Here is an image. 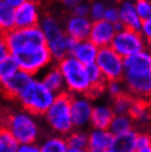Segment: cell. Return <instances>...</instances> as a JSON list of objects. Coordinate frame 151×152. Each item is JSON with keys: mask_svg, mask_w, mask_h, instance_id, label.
Instances as JSON below:
<instances>
[{"mask_svg": "<svg viewBox=\"0 0 151 152\" xmlns=\"http://www.w3.org/2000/svg\"><path fill=\"white\" fill-rule=\"evenodd\" d=\"M65 82V87L71 95L88 96L92 91L86 67L72 55L64 57L57 64Z\"/></svg>", "mask_w": 151, "mask_h": 152, "instance_id": "1", "label": "cell"}, {"mask_svg": "<svg viewBox=\"0 0 151 152\" xmlns=\"http://www.w3.org/2000/svg\"><path fill=\"white\" fill-rule=\"evenodd\" d=\"M56 96L42 83L41 80L33 78L18 98L28 113L32 115H45Z\"/></svg>", "mask_w": 151, "mask_h": 152, "instance_id": "2", "label": "cell"}, {"mask_svg": "<svg viewBox=\"0 0 151 152\" xmlns=\"http://www.w3.org/2000/svg\"><path fill=\"white\" fill-rule=\"evenodd\" d=\"M71 99L72 95L67 91L57 95L52 106L44 115L51 129L60 136H68L74 129L71 115Z\"/></svg>", "mask_w": 151, "mask_h": 152, "instance_id": "3", "label": "cell"}, {"mask_svg": "<svg viewBox=\"0 0 151 152\" xmlns=\"http://www.w3.org/2000/svg\"><path fill=\"white\" fill-rule=\"evenodd\" d=\"M39 27L41 28L45 37L46 46L50 50L53 58L60 62L64 57L70 56L67 48L68 37L54 17H44L39 23Z\"/></svg>", "mask_w": 151, "mask_h": 152, "instance_id": "4", "label": "cell"}, {"mask_svg": "<svg viewBox=\"0 0 151 152\" xmlns=\"http://www.w3.org/2000/svg\"><path fill=\"white\" fill-rule=\"evenodd\" d=\"M7 129L19 145L34 143L39 136L38 124L32 114L28 111H18L12 114L7 121Z\"/></svg>", "mask_w": 151, "mask_h": 152, "instance_id": "5", "label": "cell"}, {"mask_svg": "<svg viewBox=\"0 0 151 152\" xmlns=\"http://www.w3.org/2000/svg\"><path fill=\"white\" fill-rule=\"evenodd\" d=\"M17 61L19 69L33 76L46 67L52 61V54L46 45L34 46L11 54Z\"/></svg>", "mask_w": 151, "mask_h": 152, "instance_id": "6", "label": "cell"}, {"mask_svg": "<svg viewBox=\"0 0 151 152\" xmlns=\"http://www.w3.org/2000/svg\"><path fill=\"white\" fill-rule=\"evenodd\" d=\"M4 39L7 41L11 54L17 53L24 49H29V48L46 45L45 37L39 26L29 28V29H17L15 28L12 31L6 33Z\"/></svg>", "mask_w": 151, "mask_h": 152, "instance_id": "7", "label": "cell"}, {"mask_svg": "<svg viewBox=\"0 0 151 152\" xmlns=\"http://www.w3.org/2000/svg\"><path fill=\"white\" fill-rule=\"evenodd\" d=\"M110 48L125 60L147 50V41L139 31L124 29L116 33Z\"/></svg>", "mask_w": 151, "mask_h": 152, "instance_id": "8", "label": "cell"}, {"mask_svg": "<svg viewBox=\"0 0 151 152\" xmlns=\"http://www.w3.org/2000/svg\"><path fill=\"white\" fill-rule=\"evenodd\" d=\"M96 65L107 82L122 80L125 75L124 58L116 53L110 46L99 49V53L96 60Z\"/></svg>", "mask_w": 151, "mask_h": 152, "instance_id": "9", "label": "cell"}, {"mask_svg": "<svg viewBox=\"0 0 151 152\" xmlns=\"http://www.w3.org/2000/svg\"><path fill=\"white\" fill-rule=\"evenodd\" d=\"M93 104L91 97L86 95H72L71 99V115L74 128L82 129L91 125Z\"/></svg>", "mask_w": 151, "mask_h": 152, "instance_id": "10", "label": "cell"}, {"mask_svg": "<svg viewBox=\"0 0 151 152\" xmlns=\"http://www.w3.org/2000/svg\"><path fill=\"white\" fill-rule=\"evenodd\" d=\"M122 82L127 93L133 98L151 100V75L125 73Z\"/></svg>", "mask_w": 151, "mask_h": 152, "instance_id": "11", "label": "cell"}, {"mask_svg": "<svg viewBox=\"0 0 151 152\" xmlns=\"http://www.w3.org/2000/svg\"><path fill=\"white\" fill-rule=\"evenodd\" d=\"M38 6L33 1H23L22 4L15 9V22L17 29H29L39 26Z\"/></svg>", "mask_w": 151, "mask_h": 152, "instance_id": "12", "label": "cell"}, {"mask_svg": "<svg viewBox=\"0 0 151 152\" xmlns=\"http://www.w3.org/2000/svg\"><path fill=\"white\" fill-rule=\"evenodd\" d=\"M116 33L117 32L114 24L107 22L105 20H100L93 22L88 40L93 42L96 46H98L99 49H103L111 45V42Z\"/></svg>", "mask_w": 151, "mask_h": 152, "instance_id": "13", "label": "cell"}, {"mask_svg": "<svg viewBox=\"0 0 151 152\" xmlns=\"http://www.w3.org/2000/svg\"><path fill=\"white\" fill-rule=\"evenodd\" d=\"M92 21L88 17H77L71 15L65 23V33L70 38L75 39L76 41H85L88 40L92 30Z\"/></svg>", "mask_w": 151, "mask_h": 152, "instance_id": "14", "label": "cell"}, {"mask_svg": "<svg viewBox=\"0 0 151 152\" xmlns=\"http://www.w3.org/2000/svg\"><path fill=\"white\" fill-rule=\"evenodd\" d=\"M125 73L138 75H151V52L148 50L124 60Z\"/></svg>", "mask_w": 151, "mask_h": 152, "instance_id": "15", "label": "cell"}, {"mask_svg": "<svg viewBox=\"0 0 151 152\" xmlns=\"http://www.w3.org/2000/svg\"><path fill=\"white\" fill-rule=\"evenodd\" d=\"M119 9V21H120L126 29L139 31L141 29L142 20L137 13L135 2L132 1H122L118 6Z\"/></svg>", "mask_w": 151, "mask_h": 152, "instance_id": "16", "label": "cell"}, {"mask_svg": "<svg viewBox=\"0 0 151 152\" xmlns=\"http://www.w3.org/2000/svg\"><path fill=\"white\" fill-rule=\"evenodd\" d=\"M33 80V76L19 69L15 75L10 77L9 80L1 83L4 91L8 95L12 97H19V95L24 91V88Z\"/></svg>", "mask_w": 151, "mask_h": 152, "instance_id": "17", "label": "cell"}, {"mask_svg": "<svg viewBox=\"0 0 151 152\" xmlns=\"http://www.w3.org/2000/svg\"><path fill=\"white\" fill-rule=\"evenodd\" d=\"M99 53V48L96 46L92 41L85 40L79 41L76 45L75 50L73 51L72 56L75 57L78 62H81L83 65L87 66L96 63L97 56Z\"/></svg>", "mask_w": 151, "mask_h": 152, "instance_id": "18", "label": "cell"}, {"mask_svg": "<svg viewBox=\"0 0 151 152\" xmlns=\"http://www.w3.org/2000/svg\"><path fill=\"white\" fill-rule=\"evenodd\" d=\"M115 114L111 106L108 105H96L93 108L91 118V126L93 129L108 130Z\"/></svg>", "mask_w": 151, "mask_h": 152, "instance_id": "19", "label": "cell"}, {"mask_svg": "<svg viewBox=\"0 0 151 152\" xmlns=\"http://www.w3.org/2000/svg\"><path fill=\"white\" fill-rule=\"evenodd\" d=\"M114 139L115 136L109 130L93 129L88 132V149L98 152L109 150Z\"/></svg>", "mask_w": 151, "mask_h": 152, "instance_id": "20", "label": "cell"}, {"mask_svg": "<svg viewBox=\"0 0 151 152\" xmlns=\"http://www.w3.org/2000/svg\"><path fill=\"white\" fill-rule=\"evenodd\" d=\"M129 116L132 120L141 126H149L151 124V100L133 99Z\"/></svg>", "mask_w": 151, "mask_h": 152, "instance_id": "21", "label": "cell"}, {"mask_svg": "<svg viewBox=\"0 0 151 152\" xmlns=\"http://www.w3.org/2000/svg\"><path fill=\"white\" fill-rule=\"evenodd\" d=\"M137 136L138 132L133 129L115 137L109 150L111 152H137Z\"/></svg>", "mask_w": 151, "mask_h": 152, "instance_id": "22", "label": "cell"}, {"mask_svg": "<svg viewBox=\"0 0 151 152\" xmlns=\"http://www.w3.org/2000/svg\"><path fill=\"white\" fill-rule=\"evenodd\" d=\"M41 80L42 83L44 84L50 91H53L55 95H60L65 91L64 89L66 87H65L64 78H63V75H62V73L57 66H53L50 69H48Z\"/></svg>", "mask_w": 151, "mask_h": 152, "instance_id": "23", "label": "cell"}, {"mask_svg": "<svg viewBox=\"0 0 151 152\" xmlns=\"http://www.w3.org/2000/svg\"><path fill=\"white\" fill-rule=\"evenodd\" d=\"M15 9L8 4L7 0H0V33L6 34L15 29Z\"/></svg>", "mask_w": 151, "mask_h": 152, "instance_id": "24", "label": "cell"}, {"mask_svg": "<svg viewBox=\"0 0 151 152\" xmlns=\"http://www.w3.org/2000/svg\"><path fill=\"white\" fill-rule=\"evenodd\" d=\"M133 126H135V121L129 115H115L108 130L115 137H117L133 130Z\"/></svg>", "mask_w": 151, "mask_h": 152, "instance_id": "25", "label": "cell"}, {"mask_svg": "<svg viewBox=\"0 0 151 152\" xmlns=\"http://www.w3.org/2000/svg\"><path fill=\"white\" fill-rule=\"evenodd\" d=\"M41 152H66L68 149L67 140L63 136H53L46 138L40 145Z\"/></svg>", "mask_w": 151, "mask_h": 152, "instance_id": "26", "label": "cell"}, {"mask_svg": "<svg viewBox=\"0 0 151 152\" xmlns=\"http://www.w3.org/2000/svg\"><path fill=\"white\" fill-rule=\"evenodd\" d=\"M67 145L70 148L87 150L88 149V133L83 130H76L66 137Z\"/></svg>", "mask_w": 151, "mask_h": 152, "instance_id": "27", "label": "cell"}, {"mask_svg": "<svg viewBox=\"0 0 151 152\" xmlns=\"http://www.w3.org/2000/svg\"><path fill=\"white\" fill-rule=\"evenodd\" d=\"M133 97L127 93L125 95H121L117 98L113 99L111 108L115 115H129L131 105L133 103Z\"/></svg>", "mask_w": 151, "mask_h": 152, "instance_id": "28", "label": "cell"}, {"mask_svg": "<svg viewBox=\"0 0 151 152\" xmlns=\"http://www.w3.org/2000/svg\"><path fill=\"white\" fill-rule=\"evenodd\" d=\"M19 69V65L12 55L0 62V83H4V80H9Z\"/></svg>", "mask_w": 151, "mask_h": 152, "instance_id": "29", "label": "cell"}, {"mask_svg": "<svg viewBox=\"0 0 151 152\" xmlns=\"http://www.w3.org/2000/svg\"><path fill=\"white\" fill-rule=\"evenodd\" d=\"M19 142L7 129H0V152H17Z\"/></svg>", "mask_w": 151, "mask_h": 152, "instance_id": "30", "label": "cell"}, {"mask_svg": "<svg viewBox=\"0 0 151 152\" xmlns=\"http://www.w3.org/2000/svg\"><path fill=\"white\" fill-rule=\"evenodd\" d=\"M105 91H107V94H108L113 99L117 98V97H119V96H121V95L127 94L126 86L122 80H111V82H107Z\"/></svg>", "mask_w": 151, "mask_h": 152, "instance_id": "31", "label": "cell"}, {"mask_svg": "<svg viewBox=\"0 0 151 152\" xmlns=\"http://www.w3.org/2000/svg\"><path fill=\"white\" fill-rule=\"evenodd\" d=\"M106 8H107V6L104 2H100V1H95V2L91 4V10H89V17L88 18L93 22L104 20Z\"/></svg>", "mask_w": 151, "mask_h": 152, "instance_id": "32", "label": "cell"}, {"mask_svg": "<svg viewBox=\"0 0 151 152\" xmlns=\"http://www.w3.org/2000/svg\"><path fill=\"white\" fill-rule=\"evenodd\" d=\"M136 10L140 19L144 21L151 18V1L149 0H138L135 2Z\"/></svg>", "mask_w": 151, "mask_h": 152, "instance_id": "33", "label": "cell"}, {"mask_svg": "<svg viewBox=\"0 0 151 152\" xmlns=\"http://www.w3.org/2000/svg\"><path fill=\"white\" fill-rule=\"evenodd\" d=\"M104 20L107 22L115 24L119 22V9L116 6H107L104 15Z\"/></svg>", "mask_w": 151, "mask_h": 152, "instance_id": "34", "label": "cell"}, {"mask_svg": "<svg viewBox=\"0 0 151 152\" xmlns=\"http://www.w3.org/2000/svg\"><path fill=\"white\" fill-rule=\"evenodd\" d=\"M89 10H91V4L79 1L72 10V12L73 15H77V17H89Z\"/></svg>", "mask_w": 151, "mask_h": 152, "instance_id": "35", "label": "cell"}, {"mask_svg": "<svg viewBox=\"0 0 151 152\" xmlns=\"http://www.w3.org/2000/svg\"><path fill=\"white\" fill-rule=\"evenodd\" d=\"M147 147H151V133H138V136H137V148H138V150L142 148H147Z\"/></svg>", "mask_w": 151, "mask_h": 152, "instance_id": "36", "label": "cell"}, {"mask_svg": "<svg viewBox=\"0 0 151 152\" xmlns=\"http://www.w3.org/2000/svg\"><path fill=\"white\" fill-rule=\"evenodd\" d=\"M11 55L9 46L7 44V41L4 39V34H0V62H2L4 60H6L7 57H9Z\"/></svg>", "mask_w": 151, "mask_h": 152, "instance_id": "37", "label": "cell"}, {"mask_svg": "<svg viewBox=\"0 0 151 152\" xmlns=\"http://www.w3.org/2000/svg\"><path fill=\"white\" fill-rule=\"evenodd\" d=\"M140 33H141V35L146 39V41L151 40V18L142 21L141 29H140Z\"/></svg>", "mask_w": 151, "mask_h": 152, "instance_id": "38", "label": "cell"}, {"mask_svg": "<svg viewBox=\"0 0 151 152\" xmlns=\"http://www.w3.org/2000/svg\"><path fill=\"white\" fill-rule=\"evenodd\" d=\"M17 152H41V149L40 145L37 143H26V145H19Z\"/></svg>", "mask_w": 151, "mask_h": 152, "instance_id": "39", "label": "cell"}, {"mask_svg": "<svg viewBox=\"0 0 151 152\" xmlns=\"http://www.w3.org/2000/svg\"><path fill=\"white\" fill-rule=\"evenodd\" d=\"M78 2L79 1H77V0H65V1H63V4H64L67 8H71L72 10L75 8V6L78 4Z\"/></svg>", "mask_w": 151, "mask_h": 152, "instance_id": "40", "label": "cell"}, {"mask_svg": "<svg viewBox=\"0 0 151 152\" xmlns=\"http://www.w3.org/2000/svg\"><path fill=\"white\" fill-rule=\"evenodd\" d=\"M7 1H8V4H10L11 7H13L15 9H17L19 6L22 4V2L24 1V0H7Z\"/></svg>", "mask_w": 151, "mask_h": 152, "instance_id": "41", "label": "cell"}, {"mask_svg": "<svg viewBox=\"0 0 151 152\" xmlns=\"http://www.w3.org/2000/svg\"><path fill=\"white\" fill-rule=\"evenodd\" d=\"M66 152H86V150H81V149H75V148H70L66 150Z\"/></svg>", "mask_w": 151, "mask_h": 152, "instance_id": "42", "label": "cell"}, {"mask_svg": "<svg viewBox=\"0 0 151 152\" xmlns=\"http://www.w3.org/2000/svg\"><path fill=\"white\" fill-rule=\"evenodd\" d=\"M137 152H151V147H147V148H142L137 150Z\"/></svg>", "mask_w": 151, "mask_h": 152, "instance_id": "43", "label": "cell"}, {"mask_svg": "<svg viewBox=\"0 0 151 152\" xmlns=\"http://www.w3.org/2000/svg\"><path fill=\"white\" fill-rule=\"evenodd\" d=\"M147 50H148V51H150V52H151V40H149V41H147Z\"/></svg>", "mask_w": 151, "mask_h": 152, "instance_id": "44", "label": "cell"}, {"mask_svg": "<svg viewBox=\"0 0 151 152\" xmlns=\"http://www.w3.org/2000/svg\"><path fill=\"white\" fill-rule=\"evenodd\" d=\"M86 152H98V151H95V150H92V149H87Z\"/></svg>", "mask_w": 151, "mask_h": 152, "instance_id": "45", "label": "cell"}, {"mask_svg": "<svg viewBox=\"0 0 151 152\" xmlns=\"http://www.w3.org/2000/svg\"><path fill=\"white\" fill-rule=\"evenodd\" d=\"M102 152H111L110 150H106V151H102Z\"/></svg>", "mask_w": 151, "mask_h": 152, "instance_id": "46", "label": "cell"}]
</instances>
